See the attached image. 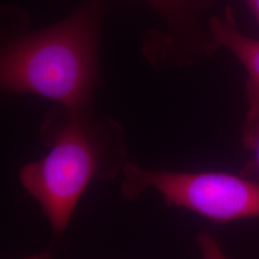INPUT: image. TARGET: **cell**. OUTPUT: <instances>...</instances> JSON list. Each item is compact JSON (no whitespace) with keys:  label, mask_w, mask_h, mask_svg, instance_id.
I'll return each mask as SVG.
<instances>
[{"label":"cell","mask_w":259,"mask_h":259,"mask_svg":"<svg viewBox=\"0 0 259 259\" xmlns=\"http://www.w3.org/2000/svg\"><path fill=\"white\" fill-rule=\"evenodd\" d=\"M40 138L48 154L22 167L19 180L61 238L93 180H111L123 172L129 161L124 130L91 108L59 106L46 115Z\"/></svg>","instance_id":"cell-1"},{"label":"cell","mask_w":259,"mask_h":259,"mask_svg":"<svg viewBox=\"0 0 259 259\" xmlns=\"http://www.w3.org/2000/svg\"><path fill=\"white\" fill-rule=\"evenodd\" d=\"M208 28L218 47L229 49L248 71L246 93L249 109L243 124V143L251 150L259 132V39L241 33L230 6L226 7L222 16L209 18Z\"/></svg>","instance_id":"cell-4"},{"label":"cell","mask_w":259,"mask_h":259,"mask_svg":"<svg viewBox=\"0 0 259 259\" xmlns=\"http://www.w3.org/2000/svg\"><path fill=\"white\" fill-rule=\"evenodd\" d=\"M51 258V253L49 250H47L45 252H41L39 254H36V255H33L31 257H28L25 259H50Z\"/></svg>","instance_id":"cell-9"},{"label":"cell","mask_w":259,"mask_h":259,"mask_svg":"<svg viewBox=\"0 0 259 259\" xmlns=\"http://www.w3.org/2000/svg\"><path fill=\"white\" fill-rule=\"evenodd\" d=\"M208 1H210V2H211V3H212V2H214V1H215V0H208Z\"/></svg>","instance_id":"cell-10"},{"label":"cell","mask_w":259,"mask_h":259,"mask_svg":"<svg viewBox=\"0 0 259 259\" xmlns=\"http://www.w3.org/2000/svg\"><path fill=\"white\" fill-rule=\"evenodd\" d=\"M197 243L201 250L202 259H227L219 244L210 233L199 232L197 235Z\"/></svg>","instance_id":"cell-6"},{"label":"cell","mask_w":259,"mask_h":259,"mask_svg":"<svg viewBox=\"0 0 259 259\" xmlns=\"http://www.w3.org/2000/svg\"><path fill=\"white\" fill-rule=\"evenodd\" d=\"M251 150H254L255 151V156H256V166L258 168L259 171V132L256 135V138L254 139V142H253V145H252V148Z\"/></svg>","instance_id":"cell-8"},{"label":"cell","mask_w":259,"mask_h":259,"mask_svg":"<svg viewBox=\"0 0 259 259\" xmlns=\"http://www.w3.org/2000/svg\"><path fill=\"white\" fill-rule=\"evenodd\" d=\"M166 24L164 33L172 39H183L197 32L208 11L206 0H145Z\"/></svg>","instance_id":"cell-5"},{"label":"cell","mask_w":259,"mask_h":259,"mask_svg":"<svg viewBox=\"0 0 259 259\" xmlns=\"http://www.w3.org/2000/svg\"><path fill=\"white\" fill-rule=\"evenodd\" d=\"M247 5L250 7L259 26V0H245Z\"/></svg>","instance_id":"cell-7"},{"label":"cell","mask_w":259,"mask_h":259,"mask_svg":"<svg viewBox=\"0 0 259 259\" xmlns=\"http://www.w3.org/2000/svg\"><path fill=\"white\" fill-rule=\"evenodd\" d=\"M104 0H88L67 19L0 47V91L31 93L69 110L91 108L99 82Z\"/></svg>","instance_id":"cell-2"},{"label":"cell","mask_w":259,"mask_h":259,"mask_svg":"<svg viewBox=\"0 0 259 259\" xmlns=\"http://www.w3.org/2000/svg\"><path fill=\"white\" fill-rule=\"evenodd\" d=\"M121 193L135 200L147 188L170 206L183 207L214 223L259 217V184L226 172H172L144 169L129 160Z\"/></svg>","instance_id":"cell-3"}]
</instances>
